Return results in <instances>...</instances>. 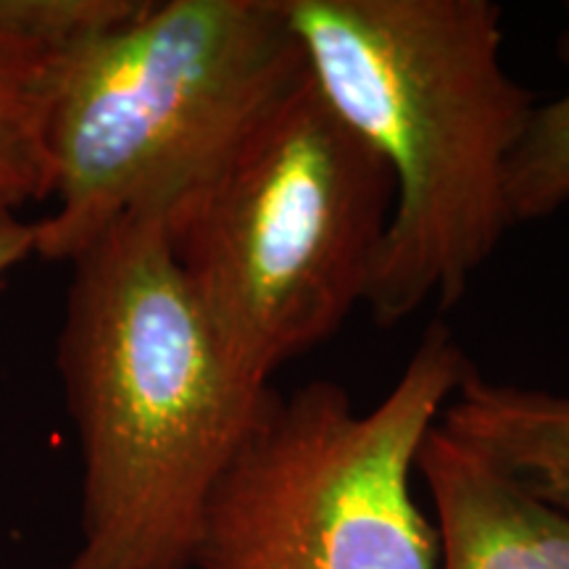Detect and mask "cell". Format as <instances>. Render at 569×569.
I'll use <instances>...</instances> for the list:
<instances>
[{"label":"cell","instance_id":"obj_1","mask_svg":"<svg viewBox=\"0 0 569 569\" xmlns=\"http://www.w3.org/2000/svg\"><path fill=\"white\" fill-rule=\"evenodd\" d=\"M69 267L56 367L82 490L63 569H193L211 490L272 386L219 340L161 213L119 219Z\"/></svg>","mask_w":569,"mask_h":569},{"label":"cell","instance_id":"obj_2","mask_svg":"<svg viewBox=\"0 0 569 569\" xmlns=\"http://www.w3.org/2000/svg\"><path fill=\"white\" fill-rule=\"evenodd\" d=\"M315 77L393 177L365 303L393 327L453 309L509 230L507 169L536 96L503 69L490 0H284Z\"/></svg>","mask_w":569,"mask_h":569},{"label":"cell","instance_id":"obj_3","mask_svg":"<svg viewBox=\"0 0 569 569\" xmlns=\"http://www.w3.org/2000/svg\"><path fill=\"white\" fill-rule=\"evenodd\" d=\"M306 71L284 0H146L56 56L34 256L69 264L124 217L163 219Z\"/></svg>","mask_w":569,"mask_h":569},{"label":"cell","instance_id":"obj_4","mask_svg":"<svg viewBox=\"0 0 569 569\" xmlns=\"http://www.w3.org/2000/svg\"><path fill=\"white\" fill-rule=\"evenodd\" d=\"M393 198L388 163L306 69L167 234L219 340L269 382L365 303Z\"/></svg>","mask_w":569,"mask_h":569},{"label":"cell","instance_id":"obj_5","mask_svg":"<svg viewBox=\"0 0 569 569\" xmlns=\"http://www.w3.org/2000/svg\"><path fill=\"white\" fill-rule=\"evenodd\" d=\"M469 369L443 322L390 393L356 411L317 380L267 403L203 509L193 569H438V530L411 478Z\"/></svg>","mask_w":569,"mask_h":569},{"label":"cell","instance_id":"obj_6","mask_svg":"<svg viewBox=\"0 0 569 569\" xmlns=\"http://www.w3.org/2000/svg\"><path fill=\"white\" fill-rule=\"evenodd\" d=\"M438 569H569V517L436 425L417 453Z\"/></svg>","mask_w":569,"mask_h":569},{"label":"cell","instance_id":"obj_7","mask_svg":"<svg viewBox=\"0 0 569 569\" xmlns=\"http://www.w3.org/2000/svg\"><path fill=\"white\" fill-rule=\"evenodd\" d=\"M438 425L569 517V398L507 386L469 365Z\"/></svg>","mask_w":569,"mask_h":569},{"label":"cell","instance_id":"obj_8","mask_svg":"<svg viewBox=\"0 0 569 569\" xmlns=\"http://www.w3.org/2000/svg\"><path fill=\"white\" fill-rule=\"evenodd\" d=\"M56 56L0 19V219L48 201L46 130Z\"/></svg>","mask_w":569,"mask_h":569},{"label":"cell","instance_id":"obj_9","mask_svg":"<svg viewBox=\"0 0 569 569\" xmlns=\"http://www.w3.org/2000/svg\"><path fill=\"white\" fill-rule=\"evenodd\" d=\"M511 222H536L569 203V92L536 106L509 156Z\"/></svg>","mask_w":569,"mask_h":569},{"label":"cell","instance_id":"obj_10","mask_svg":"<svg viewBox=\"0 0 569 569\" xmlns=\"http://www.w3.org/2000/svg\"><path fill=\"white\" fill-rule=\"evenodd\" d=\"M146 0H0V19L42 51L61 56L117 30Z\"/></svg>","mask_w":569,"mask_h":569},{"label":"cell","instance_id":"obj_11","mask_svg":"<svg viewBox=\"0 0 569 569\" xmlns=\"http://www.w3.org/2000/svg\"><path fill=\"white\" fill-rule=\"evenodd\" d=\"M30 256H34V222H24L21 217L0 219V288Z\"/></svg>","mask_w":569,"mask_h":569},{"label":"cell","instance_id":"obj_12","mask_svg":"<svg viewBox=\"0 0 569 569\" xmlns=\"http://www.w3.org/2000/svg\"><path fill=\"white\" fill-rule=\"evenodd\" d=\"M567 9H569V6H567ZM559 59L569 63V24H567V30L561 32V38H559Z\"/></svg>","mask_w":569,"mask_h":569}]
</instances>
